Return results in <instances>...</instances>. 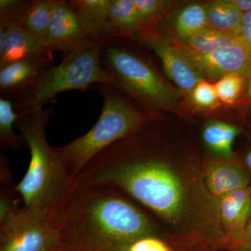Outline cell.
<instances>
[{"mask_svg":"<svg viewBox=\"0 0 251 251\" xmlns=\"http://www.w3.org/2000/svg\"><path fill=\"white\" fill-rule=\"evenodd\" d=\"M103 99L100 117L85 135L65 146L55 148L74 178L96 155L109 145L128 136L150 121L151 115L113 86L96 85Z\"/></svg>","mask_w":251,"mask_h":251,"instance_id":"cell-4","label":"cell"},{"mask_svg":"<svg viewBox=\"0 0 251 251\" xmlns=\"http://www.w3.org/2000/svg\"><path fill=\"white\" fill-rule=\"evenodd\" d=\"M241 42L244 41L239 35L206 27L184 42L177 43L196 53L204 54Z\"/></svg>","mask_w":251,"mask_h":251,"instance_id":"cell-20","label":"cell"},{"mask_svg":"<svg viewBox=\"0 0 251 251\" xmlns=\"http://www.w3.org/2000/svg\"><path fill=\"white\" fill-rule=\"evenodd\" d=\"M54 0H28L19 25L28 32L45 41L52 17Z\"/></svg>","mask_w":251,"mask_h":251,"instance_id":"cell-19","label":"cell"},{"mask_svg":"<svg viewBox=\"0 0 251 251\" xmlns=\"http://www.w3.org/2000/svg\"><path fill=\"white\" fill-rule=\"evenodd\" d=\"M247 88H246V99L248 101L251 102V69L246 76Z\"/></svg>","mask_w":251,"mask_h":251,"instance_id":"cell-32","label":"cell"},{"mask_svg":"<svg viewBox=\"0 0 251 251\" xmlns=\"http://www.w3.org/2000/svg\"><path fill=\"white\" fill-rule=\"evenodd\" d=\"M190 98L198 108L212 109L219 105L214 85L204 80L198 82L191 92Z\"/></svg>","mask_w":251,"mask_h":251,"instance_id":"cell-26","label":"cell"},{"mask_svg":"<svg viewBox=\"0 0 251 251\" xmlns=\"http://www.w3.org/2000/svg\"><path fill=\"white\" fill-rule=\"evenodd\" d=\"M173 46L202 77L219 80L230 74L247 76L251 69V48L244 42L201 54L175 43Z\"/></svg>","mask_w":251,"mask_h":251,"instance_id":"cell-8","label":"cell"},{"mask_svg":"<svg viewBox=\"0 0 251 251\" xmlns=\"http://www.w3.org/2000/svg\"><path fill=\"white\" fill-rule=\"evenodd\" d=\"M217 199L224 245L237 249L251 216V185Z\"/></svg>","mask_w":251,"mask_h":251,"instance_id":"cell-12","label":"cell"},{"mask_svg":"<svg viewBox=\"0 0 251 251\" xmlns=\"http://www.w3.org/2000/svg\"><path fill=\"white\" fill-rule=\"evenodd\" d=\"M232 2L239 8L243 13L251 11V0H233Z\"/></svg>","mask_w":251,"mask_h":251,"instance_id":"cell-31","label":"cell"},{"mask_svg":"<svg viewBox=\"0 0 251 251\" xmlns=\"http://www.w3.org/2000/svg\"><path fill=\"white\" fill-rule=\"evenodd\" d=\"M242 133L237 126L226 122L214 121L206 124L202 132L204 147L210 153L208 158H235L234 140Z\"/></svg>","mask_w":251,"mask_h":251,"instance_id":"cell-16","label":"cell"},{"mask_svg":"<svg viewBox=\"0 0 251 251\" xmlns=\"http://www.w3.org/2000/svg\"><path fill=\"white\" fill-rule=\"evenodd\" d=\"M166 232L143 236L110 251H174Z\"/></svg>","mask_w":251,"mask_h":251,"instance_id":"cell-25","label":"cell"},{"mask_svg":"<svg viewBox=\"0 0 251 251\" xmlns=\"http://www.w3.org/2000/svg\"><path fill=\"white\" fill-rule=\"evenodd\" d=\"M236 250L251 251V216L246 227L242 242Z\"/></svg>","mask_w":251,"mask_h":251,"instance_id":"cell-29","label":"cell"},{"mask_svg":"<svg viewBox=\"0 0 251 251\" xmlns=\"http://www.w3.org/2000/svg\"><path fill=\"white\" fill-rule=\"evenodd\" d=\"M134 2L139 18L140 34L151 30L170 5L169 1L162 0H134Z\"/></svg>","mask_w":251,"mask_h":251,"instance_id":"cell-23","label":"cell"},{"mask_svg":"<svg viewBox=\"0 0 251 251\" xmlns=\"http://www.w3.org/2000/svg\"><path fill=\"white\" fill-rule=\"evenodd\" d=\"M75 185L117 188L148 209L180 244L202 249L224 245L218 199L204 182V160L171 147L156 115L96 155Z\"/></svg>","mask_w":251,"mask_h":251,"instance_id":"cell-1","label":"cell"},{"mask_svg":"<svg viewBox=\"0 0 251 251\" xmlns=\"http://www.w3.org/2000/svg\"><path fill=\"white\" fill-rule=\"evenodd\" d=\"M102 67L113 87L134 99L151 115L176 108L181 94L162 76L153 63L121 37H112L100 49Z\"/></svg>","mask_w":251,"mask_h":251,"instance_id":"cell-5","label":"cell"},{"mask_svg":"<svg viewBox=\"0 0 251 251\" xmlns=\"http://www.w3.org/2000/svg\"><path fill=\"white\" fill-rule=\"evenodd\" d=\"M0 26L6 28L7 38L4 51L0 53V69L11 63L52 51L46 41L23 29L19 23Z\"/></svg>","mask_w":251,"mask_h":251,"instance_id":"cell-15","label":"cell"},{"mask_svg":"<svg viewBox=\"0 0 251 251\" xmlns=\"http://www.w3.org/2000/svg\"><path fill=\"white\" fill-rule=\"evenodd\" d=\"M109 15L115 37L138 41L140 21L134 0H111Z\"/></svg>","mask_w":251,"mask_h":251,"instance_id":"cell-17","label":"cell"},{"mask_svg":"<svg viewBox=\"0 0 251 251\" xmlns=\"http://www.w3.org/2000/svg\"><path fill=\"white\" fill-rule=\"evenodd\" d=\"M246 77L238 74H230L221 77L214 84L220 101L226 104L235 103L242 95Z\"/></svg>","mask_w":251,"mask_h":251,"instance_id":"cell-24","label":"cell"},{"mask_svg":"<svg viewBox=\"0 0 251 251\" xmlns=\"http://www.w3.org/2000/svg\"><path fill=\"white\" fill-rule=\"evenodd\" d=\"M103 43L92 42L63 57L60 64L46 69L34 83L11 103L17 113L44 108L58 94L70 90L84 92L92 86H113L110 75L100 62Z\"/></svg>","mask_w":251,"mask_h":251,"instance_id":"cell-6","label":"cell"},{"mask_svg":"<svg viewBox=\"0 0 251 251\" xmlns=\"http://www.w3.org/2000/svg\"><path fill=\"white\" fill-rule=\"evenodd\" d=\"M204 179L213 196L223 197L251 185V173L238 158L204 159Z\"/></svg>","mask_w":251,"mask_h":251,"instance_id":"cell-13","label":"cell"},{"mask_svg":"<svg viewBox=\"0 0 251 251\" xmlns=\"http://www.w3.org/2000/svg\"><path fill=\"white\" fill-rule=\"evenodd\" d=\"M138 42L152 50L161 60L168 77L188 97L198 82L203 80V77L164 36L151 32L144 33L140 36Z\"/></svg>","mask_w":251,"mask_h":251,"instance_id":"cell-10","label":"cell"},{"mask_svg":"<svg viewBox=\"0 0 251 251\" xmlns=\"http://www.w3.org/2000/svg\"><path fill=\"white\" fill-rule=\"evenodd\" d=\"M18 113L12 103L7 99L0 98V148L1 150H18L27 145L21 134L14 131Z\"/></svg>","mask_w":251,"mask_h":251,"instance_id":"cell-22","label":"cell"},{"mask_svg":"<svg viewBox=\"0 0 251 251\" xmlns=\"http://www.w3.org/2000/svg\"><path fill=\"white\" fill-rule=\"evenodd\" d=\"M0 251H52L61 247L54 225L23 208L0 223Z\"/></svg>","mask_w":251,"mask_h":251,"instance_id":"cell-7","label":"cell"},{"mask_svg":"<svg viewBox=\"0 0 251 251\" xmlns=\"http://www.w3.org/2000/svg\"><path fill=\"white\" fill-rule=\"evenodd\" d=\"M28 0H0V23H19Z\"/></svg>","mask_w":251,"mask_h":251,"instance_id":"cell-27","label":"cell"},{"mask_svg":"<svg viewBox=\"0 0 251 251\" xmlns=\"http://www.w3.org/2000/svg\"><path fill=\"white\" fill-rule=\"evenodd\" d=\"M69 2L91 41L104 43L115 37L109 15L111 0H70Z\"/></svg>","mask_w":251,"mask_h":251,"instance_id":"cell-14","label":"cell"},{"mask_svg":"<svg viewBox=\"0 0 251 251\" xmlns=\"http://www.w3.org/2000/svg\"><path fill=\"white\" fill-rule=\"evenodd\" d=\"M244 13L232 1H217L207 6L208 27L240 35Z\"/></svg>","mask_w":251,"mask_h":251,"instance_id":"cell-18","label":"cell"},{"mask_svg":"<svg viewBox=\"0 0 251 251\" xmlns=\"http://www.w3.org/2000/svg\"><path fill=\"white\" fill-rule=\"evenodd\" d=\"M45 41L52 52L59 51L62 57L94 42L86 34L69 1L66 0H54Z\"/></svg>","mask_w":251,"mask_h":251,"instance_id":"cell-9","label":"cell"},{"mask_svg":"<svg viewBox=\"0 0 251 251\" xmlns=\"http://www.w3.org/2000/svg\"><path fill=\"white\" fill-rule=\"evenodd\" d=\"M55 64L53 52L49 51L29 58L11 63L0 69V98L12 102L46 69Z\"/></svg>","mask_w":251,"mask_h":251,"instance_id":"cell-11","label":"cell"},{"mask_svg":"<svg viewBox=\"0 0 251 251\" xmlns=\"http://www.w3.org/2000/svg\"><path fill=\"white\" fill-rule=\"evenodd\" d=\"M237 157L242 162L243 164L245 166L246 168H247L248 171L251 173V142L243 150L240 156H237Z\"/></svg>","mask_w":251,"mask_h":251,"instance_id":"cell-30","label":"cell"},{"mask_svg":"<svg viewBox=\"0 0 251 251\" xmlns=\"http://www.w3.org/2000/svg\"><path fill=\"white\" fill-rule=\"evenodd\" d=\"M206 27L207 6L198 3L188 5L179 11L175 21V29L178 43L184 42Z\"/></svg>","mask_w":251,"mask_h":251,"instance_id":"cell-21","label":"cell"},{"mask_svg":"<svg viewBox=\"0 0 251 251\" xmlns=\"http://www.w3.org/2000/svg\"><path fill=\"white\" fill-rule=\"evenodd\" d=\"M53 112L51 108L20 112L14 126L30 151L27 171L16 186L23 209L54 225L74 191L75 178L46 140V125Z\"/></svg>","mask_w":251,"mask_h":251,"instance_id":"cell-3","label":"cell"},{"mask_svg":"<svg viewBox=\"0 0 251 251\" xmlns=\"http://www.w3.org/2000/svg\"><path fill=\"white\" fill-rule=\"evenodd\" d=\"M243 41L251 48V11L244 13L240 35Z\"/></svg>","mask_w":251,"mask_h":251,"instance_id":"cell-28","label":"cell"},{"mask_svg":"<svg viewBox=\"0 0 251 251\" xmlns=\"http://www.w3.org/2000/svg\"><path fill=\"white\" fill-rule=\"evenodd\" d=\"M54 225L60 247L67 251H110L143 236L166 232L133 200L108 186L74 185Z\"/></svg>","mask_w":251,"mask_h":251,"instance_id":"cell-2","label":"cell"},{"mask_svg":"<svg viewBox=\"0 0 251 251\" xmlns=\"http://www.w3.org/2000/svg\"><path fill=\"white\" fill-rule=\"evenodd\" d=\"M52 251H64V249H62V248L59 247V248H57V249H54V250Z\"/></svg>","mask_w":251,"mask_h":251,"instance_id":"cell-33","label":"cell"}]
</instances>
